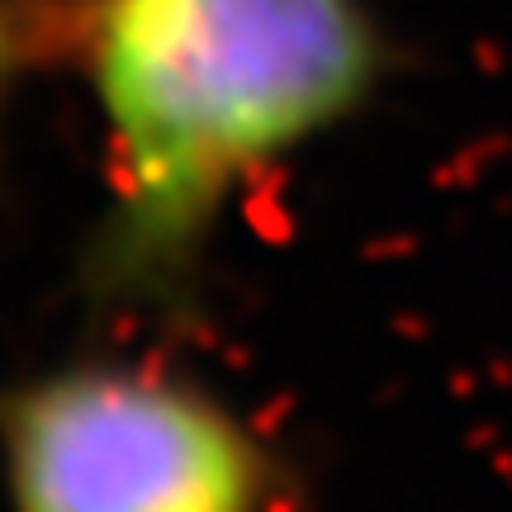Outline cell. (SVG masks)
I'll return each mask as SVG.
<instances>
[{
    "label": "cell",
    "mask_w": 512,
    "mask_h": 512,
    "mask_svg": "<svg viewBox=\"0 0 512 512\" xmlns=\"http://www.w3.org/2000/svg\"><path fill=\"white\" fill-rule=\"evenodd\" d=\"M380 72L361 0H95L114 271H171L242 185L347 124Z\"/></svg>",
    "instance_id": "obj_1"
},
{
    "label": "cell",
    "mask_w": 512,
    "mask_h": 512,
    "mask_svg": "<svg viewBox=\"0 0 512 512\" xmlns=\"http://www.w3.org/2000/svg\"><path fill=\"white\" fill-rule=\"evenodd\" d=\"M10 512H266L271 456L195 384L67 366L0 399Z\"/></svg>",
    "instance_id": "obj_2"
},
{
    "label": "cell",
    "mask_w": 512,
    "mask_h": 512,
    "mask_svg": "<svg viewBox=\"0 0 512 512\" xmlns=\"http://www.w3.org/2000/svg\"><path fill=\"white\" fill-rule=\"evenodd\" d=\"M5 86H10V48H5V34H0V110H5Z\"/></svg>",
    "instance_id": "obj_3"
}]
</instances>
